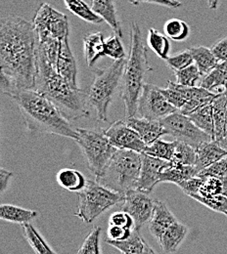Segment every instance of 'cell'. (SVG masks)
Masks as SVG:
<instances>
[{
  "mask_svg": "<svg viewBox=\"0 0 227 254\" xmlns=\"http://www.w3.org/2000/svg\"><path fill=\"white\" fill-rule=\"evenodd\" d=\"M175 145H176V141L166 142L159 139L152 145L147 146L144 154L153 158H157V159L171 162L174 150H175Z\"/></svg>",
  "mask_w": 227,
  "mask_h": 254,
  "instance_id": "32",
  "label": "cell"
},
{
  "mask_svg": "<svg viewBox=\"0 0 227 254\" xmlns=\"http://www.w3.org/2000/svg\"><path fill=\"white\" fill-rule=\"evenodd\" d=\"M12 172L4 169V168H1L0 169V190L1 192L5 191L6 188L8 187V182L12 176Z\"/></svg>",
  "mask_w": 227,
  "mask_h": 254,
  "instance_id": "49",
  "label": "cell"
},
{
  "mask_svg": "<svg viewBox=\"0 0 227 254\" xmlns=\"http://www.w3.org/2000/svg\"><path fill=\"white\" fill-rule=\"evenodd\" d=\"M199 171L190 165H170L163 169L160 175V183L168 182L179 185L184 181L197 177Z\"/></svg>",
  "mask_w": 227,
  "mask_h": 254,
  "instance_id": "24",
  "label": "cell"
},
{
  "mask_svg": "<svg viewBox=\"0 0 227 254\" xmlns=\"http://www.w3.org/2000/svg\"><path fill=\"white\" fill-rule=\"evenodd\" d=\"M197 152V160L195 167L199 173L205 168L211 166L217 161L227 157V152L224 150L218 143V141H212L201 145Z\"/></svg>",
  "mask_w": 227,
  "mask_h": 254,
  "instance_id": "18",
  "label": "cell"
},
{
  "mask_svg": "<svg viewBox=\"0 0 227 254\" xmlns=\"http://www.w3.org/2000/svg\"><path fill=\"white\" fill-rule=\"evenodd\" d=\"M132 5H140L141 3H148V4H154V5H159L162 7L166 8H171V9H176L179 8L182 3L178 0H129Z\"/></svg>",
  "mask_w": 227,
  "mask_h": 254,
  "instance_id": "48",
  "label": "cell"
},
{
  "mask_svg": "<svg viewBox=\"0 0 227 254\" xmlns=\"http://www.w3.org/2000/svg\"><path fill=\"white\" fill-rule=\"evenodd\" d=\"M84 56L89 67H92L98 59L105 56V41L102 32H92L83 37Z\"/></svg>",
  "mask_w": 227,
  "mask_h": 254,
  "instance_id": "21",
  "label": "cell"
},
{
  "mask_svg": "<svg viewBox=\"0 0 227 254\" xmlns=\"http://www.w3.org/2000/svg\"><path fill=\"white\" fill-rule=\"evenodd\" d=\"M197 160V152L194 147L180 141H176L172 165H190L195 166Z\"/></svg>",
  "mask_w": 227,
  "mask_h": 254,
  "instance_id": "31",
  "label": "cell"
},
{
  "mask_svg": "<svg viewBox=\"0 0 227 254\" xmlns=\"http://www.w3.org/2000/svg\"><path fill=\"white\" fill-rule=\"evenodd\" d=\"M10 98L17 104L24 124L33 133H46L77 139L74 128L58 107L35 90H21Z\"/></svg>",
  "mask_w": 227,
  "mask_h": 254,
  "instance_id": "3",
  "label": "cell"
},
{
  "mask_svg": "<svg viewBox=\"0 0 227 254\" xmlns=\"http://www.w3.org/2000/svg\"><path fill=\"white\" fill-rule=\"evenodd\" d=\"M227 62L220 63L211 72L204 75L200 87L211 91L214 94H225V84L227 79Z\"/></svg>",
  "mask_w": 227,
  "mask_h": 254,
  "instance_id": "23",
  "label": "cell"
},
{
  "mask_svg": "<svg viewBox=\"0 0 227 254\" xmlns=\"http://www.w3.org/2000/svg\"><path fill=\"white\" fill-rule=\"evenodd\" d=\"M100 235L101 228L95 227L85 238L77 254H100Z\"/></svg>",
  "mask_w": 227,
  "mask_h": 254,
  "instance_id": "38",
  "label": "cell"
},
{
  "mask_svg": "<svg viewBox=\"0 0 227 254\" xmlns=\"http://www.w3.org/2000/svg\"><path fill=\"white\" fill-rule=\"evenodd\" d=\"M211 50L220 63L227 62V36L219 40Z\"/></svg>",
  "mask_w": 227,
  "mask_h": 254,
  "instance_id": "47",
  "label": "cell"
},
{
  "mask_svg": "<svg viewBox=\"0 0 227 254\" xmlns=\"http://www.w3.org/2000/svg\"><path fill=\"white\" fill-rule=\"evenodd\" d=\"M161 92L167 100V102L175 107L178 111L187 103L175 87V82H172L170 80L167 81L166 88H161Z\"/></svg>",
  "mask_w": 227,
  "mask_h": 254,
  "instance_id": "41",
  "label": "cell"
},
{
  "mask_svg": "<svg viewBox=\"0 0 227 254\" xmlns=\"http://www.w3.org/2000/svg\"><path fill=\"white\" fill-rule=\"evenodd\" d=\"M106 135L110 143L118 150H128L142 154L147 147L137 132L123 121H117L111 125L106 129Z\"/></svg>",
  "mask_w": 227,
  "mask_h": 254,
  "instance_id": "13",
  "label": "cell"
},
{
  "mask_svg": "<svg viewBox=\"0 0 227 254\" xmlns=\"http://www.w3.org/2000/svg\"><path fill=\"white\" fill-rule=\"evenodd\" d=\"M76 142L80 148L88 169L97 178L103 174L118 151L109 141L103 128H76Z\"/></svg>",
  "mask_w": 227,
  "mask_h": 254,
  "instance_id": "7",
  "label": "cell"
},
{
  "mask_svg": "<svg viewBox=\"0 0 227 254\" xmlns=\"http://www.w3.org/2000/svg\"><path fill=\"white\" fill-rule=\"evenodd\" d=\"M199 177H217L224 178L227 177V157L224 158L211 166L202 170L199 174Z\"/></svg>",
  "mask_w": 227,
  "mask_h": 254,
  "instance_id": "42",
  "label": "cell"
},
{
  "mask_svg": "<svg viewBox=\"0 0 227 254\" xmlns=\"http://www.w3.org/2000/svg\"><path fill=\"white\" fill-rule=\"evenodd\" d=\"M90 7L113 30L115 34L123 37L122 25L120 23L114 0H90Z\"/></svg>",
  "mask_w": 227,
  "mask_h": 254,
  "instance_id": "19",
  "label": "cell"
},
{
  "mask_svg": "<svg viewBox=\"0 0 227 254\" xmlns=\"http://www.w3.org/2000/svg\"><path fill=\"white\" fill-rule=\"evenodd\" d=\"M155 207V199L149 193L132 190L126 194L122 210L129 213L134 222V230L139 231L145 223L152 218Z\"/></svg>",
  "mask_w": 227,
  "mask_h": 254,
  "instance_id": "12",
  "label": "cell"
},
{
  "mask_svg": "<svg viewBox=\"0 0 227 254\" xmlns=\"http://www.w3.org/2000/svg\"><path fill=\"white\" fill-rule=\"evenodd\" d=\"M189 50L192 54L195 64L198 66L202 75L208 74L220 64V62L215 57L212 50L207 47L198 46L192 47Z\"/></svg>",
  "mask_w": 227,
  "mask_h": 254,
  "instance_id": "28",
  "label": "cell"
},
{
  "mask_svg": "<svg viewBox=\"0 0 227 254\" xmlns=\"http://www.w3.org/2000/svg\"><path fill=\"white\" fill-rule=\"evenodd\" d=\"M161 123L167 135L172 136L175 141L184 142L195 149L205 143L214 141L209 134L196 127L187 116L182 115L179 111L164 118Z\"/></svg>",
  "mask_w": 227,
  "mask_h": 254,
  "instance_id": "10",
  "label": "cell"
},
{
  "mask_svg": "<svg viewBox=\"0 0 227 254\" xmlns=\"http://www.w3.org/2000/svg\"><path fill=\"white\" fill-rule=\"evenodd\" d=\"M188 233V228L182 223L175 222L171 225L162 235L159 241L160 247L164 254H170L175 253L179 246L184 241Z\"/></svg>",
  "mask_w": 227,
  "mask_h": 254,
  "instance_id": "20",
  "label": "cell"
},
{
  "mask_svg": "<svg viewBox=\"0 0 227 254\" xmlns=\"http://www.w3.org/2000/svg\"><path fill=\"white\" fill-rule=\"evenodd\" d=\"M215 123V141L227 138V95L221 94L212 103Z\"/></svg>",
  "mask_w": 227,
  "mask_h": 254,
  "instance_id": "22",
  "label": "cell"
},
{
  "mask_svg": "<svg viewBox=\"0 0 227 254\" xmlns=\"http://www.w3.org/2000/svg\"><path fill=\"white\" fill-rule=\"evenodd\" d=\"M69 34L61 41L60 50L58 54V58L54 65L55 70L62 75L66 80L74 87L78 88L77 85V66L76 58L72 52L70 42H69Z\"/></svg>",
  "mask_w": 227,
  "mask_h": 254,
  "instance_id": "15",
  "label": "cell"
},
{
  "mask_svg": "<svg viewBox=\"0 0 227 254\" xmlns=\"http://www.w3.org/2000/svg\"><path fill=\"white\" fill-rule=\"evenodd\" d=\"M175 222H177V219L166 205L162 201L155 199L153 215L149 221V231L152 236L159 242L164 232Z\"/></svg>",
  "mask_w": 227,
  "mask_h": 254,
  "instance_id": "17",
  "label": "cell"
},
{
  "mask_svg": "<svg viewBox=\"0 0 227 254\" xmlns=\"http://www.w3.org/2000/svg\"><path fill=\"white\" fill-rule=\"evenodd\" d=\"M165 62L173 71H177V70H181V69L193 64L194 60H193L190 50L187 49V50L177 53L171 57H168L165 60Z\"/></svg>",
  "mask_w": 227,
  "mask_h": 254,
  "instance_id": "40",
  "label": "cell"
},
{
  "mask_svg": "<svg viewBox=\"0 0 227 254\" xmlns=\"http://www.w3.org/2000/svg\"><path fill=\"white\" fill-rule=\"evenodd\" d=\"M225 214H226V215H227V213H225Z\"/></svg>",
  "mask_w": 227,
  "mask_h": 254,
  "instance_id": "54",
  "label": "cell"
},
{
  "mask_svg": "<svg viewBox=\"0 0 227 254\" xmlns=\"http://www.w3.org/2000/svg\"><path fill=\"white\" fill-rule=\"evenodd\" d=\"M141 169V154L118 150L96 182L116 192L126 195L136 190Z\"/></svg>",
  "mask_w": 227,
  "mask_h": 254,
  "instance_id": "5",
  "label": "cell"
},
{
  "mask_svg": "<svg viewBox=\"0 0 227 254\" xmlns=\"http://www.w3.org/2000/svg\"><path fill=\"white\" fill-rule=\"evenodd\" d=\"M163 29L166 36L175 41L184 40L189 35L188 25L184 21L178 19H171L167 21Z\"/></svg>",
  "mask_w": 227,
  "mask_h": 254,
  "instance_id": "35",
  "label": "cell"
},
{
  "mask_svg": "<svg viewBox=\"0 0 227 254\" xmlns=\"http://www.w3.org/2000/svg\"><path fill=\"white\" fill-rule=\"evenodd\" d=\"M66 8L76 17L90 24H101L104 20L83 0H64Z\"/></svg>",
  "mask_w": 227,
  "mask_h": 254,
  "instance_id": "29",
  "label": "cell"
},
{
  "mask_svg": "<svg viewBox=\"0 0 227 254\" xmlns=\"http://www.w3.org/2000/svg\"><path fill=\"white\" fill-rule=\"evenodd\" d=\"M191 197L214 211L222 213L227 212V196L219 194L210 197H204L201 195H192Z\"/></svg>",
  "mask_w": 227,
  "mask_h": 254,
  "instance_id": "39",
  "label": "cell"
},
{
  "mask_svg": "<svg viewBox=\"0 0 227 254\" xmlns=\"http://www.w3.org/2000/svg\"><path fill=\"white\" fill-rule=\"evenodd\" d=\"M148 44L150 48L161 58L162 60H166L168 58V52H169V42L166 35H163L162 33L151 28L148 31Z\"/></svg>",
  "mask_w": 227,
  "mask_h": 254,
  "instance_id": "33",
  "label": "cell"
},
{
  "mask_svg": "<svg viewBox=\"0 0 227 254\" xmlns=\"http://www.w3.org/2000/svg\"><path fill=\"white\" fill-rule=\"evenodd\" d=\"M151 69L147 49L142 40V32L138 24L132 22L130 25V55L125 67L122 89L127 119L135 117L138 113L139 97L146 83L144 78Z\"/></svg>",
  "mask_w": 227,
  "mask_h": 254,
  "instance_id": "4",
  "label": "cell"
},
{
  "mask_svg": "<svg viewBox=\"0 0 227 254\" xmlns=\"http://www.w3.org/2000/svg\"><path fill=\"white\" fill-rule=\"evenodd\" d=\"M143 254H157L148 245L146 246V248H145V250H144V253Z\"/></svg>",
  "mask_w": 227,
  "mask_h": 254,
  "instance_id": "52",
  "label": "cell"
},
{
  "mask_svg": "<svg viewBox=\"0 0 227 254\" xmlns=\"http://www.w3.org/2000/svg\"><path fill=\"white\" fill-rule=\"evenodd\" d=\"M219 2L220 0H208V3H209V7L213 10H216L219 6Z\"/></svg>",
  "mask_w": 227,
  "mask_h": 254,
  "instance_id": "50",
  "label": "cell"
},
{
  "mask_svg": "<svg viewBox=\"0 0 227 254\" xmlns=\"http://www.w3.org/2000/svg\"><path fill=\"white\" fill-rule=\"evenodd\" d=\"M32 24L37 35V42L50 38L62 40L70 33L68 17L48 3H42L39 6Z\"/></svg>",
  "mask_w": 227,
  "mask_h": 254,
  "instance_id": "9",
  "label": "cell"
},
{
  "mask_svg": "<svg viewBox=\"0 0 227 254\" xmlns=\"http://www.w3.org/2000/svg\"><path fill=\"white\" fill-rule=\"evenodd\" d=\"M23 230L25 236L36 254H57L41 238L32 224H24Z\"/></svg>",
  "mask_w": 227,
  "mask_h": 254,
  "instance_id": "34",
  "label": "cell"
},
{
  "mask_svg": "<svg viewBox=\"0 0 227 254\" xmlns=\"http://www.w3.org/2000/svg\"><path fill=\"white\" fill-rule=\"evenodd\" d=\"M34 90L53 102L69 121H76L89 116L87 91L72 86L46 60L38 46Z\"/></svg>",
  "mask_w": 227,
  "mask_h": 254,
  "instance_id": "2",
  "label": "cell"
},
{
  "mask_svg": "<svg viewBox=\"0 0 227 254\" xmlns=\"http://www.w3.org/2000/svg\"></svg>",
  "mask_w": 227,
  "mask_h": 254,
  "instance_id": "55",
  "label": "cell"
},
{
  "mask_svg": "<svg viewBox=\"0 0 227 254\" xmlns=\"http://www.w3.org/2000/svg\"><path fill=\"white\" fill-rule=\"evenodd\" d=\"M126 123L130 128L137 132L147 146L155 143L162 135H167L161 121H149L142 118L138 119L136 117H132L127 119Z\"/></svg>",
  "mask_w": 227,
  "mask_h": 254,
  "instance_id": "16",
  "label": "cell"
},
{
  "mask_svg": "<svg viewBox=\"0 0 227 254\" xmlns=\"http://www.w3.org/2000/svg\"><path fill=\"white\" fill-rule=\"evenodd\" d=\"M221 95V94H220ZM219 95L212 96V97H206V98H197L188 101L180 110L179 112L184 116H189L192 113L196 112L197 110L206 107L208 105H211L213 101Z\"/></svg>",
  "mask_w": 227,
  "mask_h": 254,
  "instance_id": "43",
  "label": "cell"
},
{
  "mask_svg": "<svg viewBox=\"0 0 227 254\" xmlns=\"http://www.w3.org/2000/svg\"><path fill=\"white\" fill-rule=\"evenodd\" d=\"M131 229H126L123 227H118V226H109L108 229V240L111 241H126L130 238L132 234Z\"/></svg>",
  "mask_w": 227,
  "mask_h": 254,
  "instance_id": "46",
  "label": "cell"
},
{
  "mask_svg": "<svg viewBox=\"0 0 227 254\" xmlns=\"http://www.w3.org/2000/svg\"><path fill=\"white\" fill-rule=\"evenodd\" d=\"M38 213L34 210L21 208L11 204H2L0 206V218L2 220L17 224H29L36 218Z\"/></svg>",
  "mask_w": 227,
  "mask_h": 254,
  "instance_id": "26",
  "label": "cell"
},
{
  "mask_svg": "<svg viewBox=\"0 0 227 254\" xmlns=\"http://www.w3.org/2000/svg\"><path fill=\"white\" fill-rule=\"evenodd\" d=\"M36 32L33 24L17 16L0 23L1 90L12 96L21 90H34L37 74Z\"/></svg>",
  "mask_w": 227,
  "mask_h": 254,
  "instance_id": "1",
  "label": "cell"
},
{
  "mask_svg": "<svg viewBox=\"0 0 227 254\" xmlns=\"http://www.w3.org/2000/svg\"><path fill=\"white\" fill-rule=\"evenodd\" d=\"M109 226H118L132 230V228L134 229V222L129 213L122 210L114 212L111 215L109 219Z\"/></svg>",
  "mask_w": 227,
  "mask_h": 254,
  "instance_id": "44",
  "label": "cell"
},
{
  "mask_svg": "<svg viewBox=\"0 0 227 254\" xmlns=\"http://www.w3.org/2000/svg\"><path fill=\"white\" fill-rule=\"evenodd\" d=\"M58 184L70 191H81L87 184V180L83 174L76 169L66 168L57 173L56 176Z\"/></svg>",
  "mask_w": 227,
  "mask_h": 254,
  "instance_id": "25",
  "label": "cell"
},
{
  "mask_svg": "<svg viewBox=\"0 0 227 254\" xmlns=\"http://www.w3.org/2000/svg\"><path fill=\"white\" fill-rule=\"evenodd\" d=\"M187 117L194 123L196 127H199L201 130L209 134L215 141V123L212 104L197 110Z\"/></svg>",
  "mask_w": 227,
  "mask_h": 254,
  "instance_id": "30",
  "label": "cell"
},
{
  "mask_svg": "<svg viewBox=\"0 0 227 254\" xmlns=\"http://www.w3.org/2000/svg\"><path fill=\"white\" fill-rule=\"evenodd\" d=\"M126 195L87 180L86 187L78 192V209L76 216L83 222L92 223L110 207L125 200Z\"/></svg>",
  "mask_w": 227,
  "mask_h": 254,
  "instance_id": "8",
  "label": "cell"
},
{
  "mask_svg": "<svg viewBox=\"0 0 227 254\" xmlns=\"http://www.w3.org/2000/svg\"><path fill=\"white\" fill-rule=\"evenodd\" d=\"M105 55L115 61L126 59V51L120 36L115 34L105 41Z\"/></svg>",
  "mask_w": 227,
  "mask_h": 254,
  "instance_id": "37",
  "label": "cell"
},
{
  "mask_svg": "<svg viewBox=\"0 0 227 254\" xmlns=\"http://www.w3.org/2000/svg\"><path fill=\"white\" fill-rule=\"evenodd\" d=\"M218 143H219V145H220L224 150H226L227 152V138H225V139H222V140L218 141Z\"/></svg>",
  "mask_w": 227,
  "mask_h": 254,
  "instance_id": "51",
  "label": "cell"
},
{
  "mask_svg": "<svg viewBox=\"0 0 227 254\" xmlns=\"http://www.w3.org/2000/svg\"><path fill=\"white\" fill-rule=\"evenodd\" d=\"M106 243L116 248L124 254H143L146 246L148 245L139 231L133 229L130 238L126 241H111L106 240Z\"/></svg>",
  "mask_w": 227,
  "mask_h": 254,
  "instance_id": "27",
  "label": "cell"
},
{
  "mask_svg": "<svg viewBox=\"0 0 227 254\" xmlns=\"http://www.w3.org/2000/svg\"><path fill=\"white\" fill-rule=\"evenodd\" d=\"M203 183H204V178L197 176V177L191 178L187 181L182 182L181 184L178 185V187L182 190L184 193H186L187 195H189L191 197L192 195L199 194Z\"/></svg>",
  "mask_w": 227,
  "mask_h": 254,
  "instance_id": "45",
  "label": "cell"
},
{
  "mask_svg": "<svg viewBox=\"0 0 227 254\" xmlns=\"http://www.w3.org/2000/svg\"><path fill=\"white\" fill-rule=\"evenodd\" d=\"M171 162L141 154V169L136 190L150 193L155 186L160 183L162 170L170 166Z\"/></svg>",
  "mask_w": 227,
  "mask_h": 254,
  "instance_id": "14",
  "label": "cell"
},
{
  "mask_svg": "<svg viewBox=\"0 0 227 254\" xmlns=\"http://www.w3.org/2000/svg\"><path fill=\"white\" fill-rule=\"evenodd\" d=\"M127 59L114 61L102 68H97L94 72V79L87 91L88 104L92 106L97 113L100 122H107L108 109L112 103L117 88L123 81Z\"/></svg>",
  "mask_w": 227,
  "mask_h": 254,
  "instance_id": "6",
  "label": "cell"
},
{
  "mask_svg": "<svg viewBox=\"0 0 227 254\" xmlns=\"http://www.w3.org/2000/svg\"><path fill=\"white\" fill-rule=\"evenodd\" d=\"M178 112L164 98L161 88L146 82L138 101V113L142 119L149 121H162L164 118Z\"/></svg>",
  "mask_w": 227,
  "mask_h": 254,
  "instance_id": "11",
  "label": "cell"
},
{
  "mask_svg": "<svg viewBox=\"0 0 227 254\" xmlns=\"http://www.w3.org/2000/svg\"><path fill=\"white\" fill-rule=\"evenodd\" d=\"M173 72L176 77V83L188 87H195L196 83L200 79V76L202 75L196 64H191L181 70Z\"/></svg>",
  "mask_w": 227,
  "mask_h": 254,
  "instance_id": "36",
  "label": "cell"
},
{
  "mask_svg": "<svg viewBox=\"0 0 227 254\" xmlns=\"http://www.w3.org/2000/svg\"></svg>",
  "mask_w": 227,
  "mask_h": 254,
  "instance_id": "53",
  "label": "cell"
}]
</instances>
